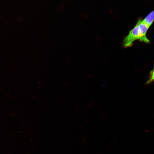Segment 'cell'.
<instances>
[{
    "label": "cell",
    "instance_id": "obj_3",
    "mask_svg": "<svg viewBox=\"0 0 154 154\" xmlns=\"http://www.w3.org/2000/svg\"><path fill=\"white\" fill-rule=\"evenodd\" d=\"M154 82V68L153 71L151 72L149 80L147 81L146 84H149Z\"/></svg>",
    "mask_w": 154,
    "mask_h": 154
},
{
    "label": "cell",
    "instance_id": "obj_1",
    "mask_svg": "<svg viewBox=\"0 0 154 154\" xmlns=\"http://www.w3.org/2000/svg\"><path fill=\"white\" fill-rule=\"evenodd\" d=\"M149 27L142 21H138L134 27L130 30L128 35L125 38L123 45L125 47L131 46L133 42L139 40L148 43L150 41L146 36L147 32Z\"/></svg>",
    "mask_w": 154,
    "mask_h": 154
},
{
    "label": "cell",
    "instance_id": "obj_2",
    "mask_svg": "<svg viewBox=\"0 0 154 154\" xmlns=\"http://www.w3.org/2000/svg\"><path fill=\"white\" fill-rule=\"evenodd\" d=\"M142 21L149 27L154 21V10L150 12Z\"/></svg>",
    "mask_w": 154,
    "mask_h": 154
}]
</instances>
